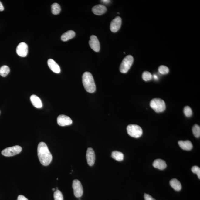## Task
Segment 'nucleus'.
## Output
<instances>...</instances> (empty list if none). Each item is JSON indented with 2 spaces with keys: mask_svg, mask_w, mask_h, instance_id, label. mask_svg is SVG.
<instances>
[{
  "mask_svg": "<svg viewBox=\"0 0 200 200\" xmlns=\"http://www.w3.org/2000/svg\"><path fill=\"white\" fill-rule=\"evenodd\" d=\"M38 155L42 164L45 166L49 165L53 159V156L46 144L40 142L38 147Z\"/></svg>",
  "mask_w": 200,
  "mask_h": 200,
  "instance_id": "nucleus-1",
  "label": "nucleus"
},
{
  "mask_svg": "<svg viewBox=\"0 0 200 200\" xmlns=\"http://www.w3.org/2000/svg\"><path fill=\"white\" fill-rule=\"evenodd\" d=\"M82 83L87 92L93 93L96 90L93 76L90 72H86L83 74L82 77Z\"/></svg>",
  "mask_w": 200,
  "mask_h": 200,
  "instance_id": "nucleus-2",
  "label": "nucleus"
},
{
  "mask_svg": "<svg viewBox=\"0 0 200 200\" xmlns=\"http://www.w3.org/2000/svg\"><path fill=\"white\" fill-rule=\"evenodd\" d=\"M150 107L156 112H164L166 109L165 102L162 99L154 98L151 100Z\"/></svg>",
  "mask_w": 200,
  "mask_h": 200,
  "instance_id": "nucleus-3",
  "label": "nucleus"
},
{
  "mask_svg": "<svg viewBox=\"0 0 200 200\" xmlns=\"http://www.w3.org/2000/svg\"><path fill=\"white\" fill-rule=\"evenodd\" d=\"M134 60L133 57L131 55L126 56L121 63L119 68L120 72L122 73H127L132 66Z\"/></svg>",
  "mask_w": 200,
  "mask_h": 200,
  "instance_id": "nucleus-4",
  "label": "nucleus"
},
{
  "mask_svg": "<svg viewBox=\"0 0 200 200\" xmlns=\"http://www.w3.org/2000/svg\"><path fill=\"white\" fill-rule=\"evenodd\" d=\"M127 133L131 137L134 138H139L142 135L143 131L142 128L138 125L131 124L127 127Z\"/></svg>",
  "mask_w": 200,
  "mask_h": 200,
  "instance_id": "nucleus-5",
  "label": "nucleus"
},
{
  "mask_svg": "<svg viewBox=\"0 0 200 200\" xmlns=\"http://www.w3.org/2000/svg\"><path fill=\"white\" fill-rule=\"evenodd\" d=\"M22 150L21 147L19 146H15L13 147L6 148L2 151V154L5 156L10 157L16 155L20 153Z\"/></svg>",
  "mask_w": 200,
  "mask_h": 200,
  "instance_id": "nucleus-6",
  "label": "nucleus"
},
{
  "mask_svg": "<svg viewBox=\"0 0 200 200\" xmlns=\"http://www.w3.org/2000/svg\"><path fill=\"white\" fill-rule=\"evenodd\" d=\"M74 194L77 198L81 197L83 194V188L81 183L78 180H74L72 184Z\"/></svg>",
  "mask_w": 200,
  "mask_h": 200,
  "instance_id": "nucleus-7",
  "label": "nucleus"
},
{
  "mask_svg": "<svg viewBox=\"0 0 200 200\" xmlns=\"http://www.w3.org/2000/svg\"><path fill=\"white\" fill-rule=\"evenodd\" d=\"M28 50L27 44L25 42H21L18 45L16 51L17 53L19 56L25 57L28 55Z\"/></svg>",
  "mask_w": 200,
  "mask_h": 200,
  "instance_id": "nucleus-8",
  "label": "nucleus"
},
{
  "mask_svg": "<svg viewBox=\"0 0 200 200\" xmlns=\"http://www.w3.org/2000/svg\"><path fill=\"white\" fill-rule=\"evenodd\" d=\"M122 24V19L120 17L117 16L111 22L110 25V29L113 32L118 31Z\"/></svg>",
  "mask_w": 200,
  "mask_h": 200,
  "instance_id": "nucleus-9",
  "label": "nucleus"
},
{
  "mask_svg": "<svg viewBox=\"0 0 200 200\" xmlns=\"http://www.w3.org/2000/svg\"><path fill=\"white\" fill-rule=\"evenodd\" d=\"M57 123L59 126L64 127L71 125L72 121L71 118L68 116L61 115L59 116L57 118Z\"/></svg>",
  "mask_w": 200,
  "mask_h": 200,
  "instance_id": "nucleus-10",
  "label": "nucleus"
},
{
  "mask_svg": "<svg viewBox=\"0 0 200 200\" xmlns=\"http://www.w3.org/2000/svg\"><path fill=\"white\" fill-rule=\"evenodd\" d=\"M89 45L90 48L94 51L96 52L100 51V45L98 39L95 35H92L90 37V40L89 41Z\"/></svg>",
  "mask_w": 200,
  "mask_h": 200,
  "instance_id": "nucleus-11",
  "label": "nucleus"
},
{
  "mask_svg": "<svg viewBox=\"0 0 200 200\" xmlns=\"http://www.w3.org/2000/svg\"><path fill=\"white\" fill-rule=\"evenodd\" d=\"M86 158L87 162L89 166H93L95 162V154L93 149L92 148H88L87 149Z\"/></svg>",
  "mask_w": 200,
  "mask_h": 200,
  "instance_id": "nucleus-12",
  "label": "nucleus"
},
{
  "mask_svg": "<svg viewBox=\"0 0 200 200\" xmlns=\"http://www.w3.org/2000/svg\"><path fill=\"white\" fill-rule=\"evenodd\" d=\"M107 11V8L102 5H97L94 6L92 9V12L97 15H100L104 14Z\"/></svg>",
  "mask_w": 200,
  "mask_h": 200,
  "instance_id": "nucleus-13",
  "label": "nucleus"
},
{
  "mask_svg": "<svg viewBox=\"0 0 200 200\" xmlns=\"http://www.w3.org/2000/svg\"><path fill=\"white\" fill-rule=\"evenodd\" d=\"M48 65L52 71L56 73H60L61 70L59 65L53 59H48Z\"/></svg>",
  "mask_w": 200,
  "mask_h": 200,
  "instance_id": "nucleus-14",
  "label": "nucleus"
},
{
  "mask_svg": "<svg viewBox=\"0 0 200 200\" xmlns=\"http://www.w3.org/2000/svg\"><path fill=\"white\" fill-rule=\"evenodd\" d=\"M178 144L181 148L185 151H190L193 148V144L189 141H180Z\"/></svg>",
  "mask_w": 200,
  "mask_h": 200,
  "instance_id": "nucleus-15",
  "label": "nucleus"
},
{
  "mask_svg": "<svg viewBox=\"0 0 200 200\" xmlns=\"http://www.w3.org/2000/svg\"><path fill=\"white\" fill-rule=\"evenodd\" d=\"M30 100L33 106L36 108H41L42 107V103L41 99L36 95H33L31 96Z\"/></svg>",
  "mask_w": 200,
  "mask_h": 200,
  "instance_id": "nucleus-16",
  "label": "nucleus"
},
{
  "mask_svg": "<svg viewBox=\"0 0 200 200\" xmlns=\"http://www.w3.org/2000/svg\"><path fill=\"white\" fill-rule=\"evenodd\" d=\"M154 168L160 170H164L166 168L167 165L165 161L161 159H157L154 161L153 163Z\"/></svg>",
  "mask_w": 200,
  "mask_h": 200,
  "instance_id": "nucleus-17",
  "label": "nucleus"
},
{
  "mask_svg": "<svg viewBox=\"0 0 200 200\" xmlns=\"http://www.w3.org/2000/svg\"><path fill=\"white\" fill-rule=\"evenodd\" d=\"M75 36V32L73 31H69L62 35L61 39L63 41L66 42L71 39Z\"/></svg>",
  "mask_w": 200,
  "mask_h": 200,
  "instance_id": "nucleus-18",
  "label": "nucleus"
},
{
  "mask_svg": "<svg viewBox=\"0 0 200 200\" xmlns=\"http://www.w3.org/2000/svg\"><path fill=\"white\" fill-rule=\"evenodd\" d=\"M170 184L175 190L179 191L181 189V183L177 179H173L170 181Z\"/></svg>",
  "mask_w": 200,
  "mask_h": 200,
  "instance_id": "nucleus-19",
  "label": "nucleus"
},
{
  "mask_svg": "<svg viewBox=\"0 0 200 200\" xmlns=\"http://www.w3.org/2000/svg\"><path fill=\"white\" fill-rule=\"evenodd\" d=\"M112 157L115 160L122 161L124 159V154L122 153L117 151H114L112 152Z\"/></svg>",
  "mask_w": 200,
  "mask_h": 200,
  "instance_id": "nucleus-20",
  "label": "nucleus"
},
{
  "mask_svg": "<svg viewBox=\"0 0 200 200\" xmlns=\"http://www.w3.org/2000/svg\"><path fill=\"white\" fill-rule=\"evenodd\" d=\"M52 12L54 15L59 14L61 11V7L59 4L57 3H54L51 6Z\"/></svg>",
  "mask_w": 200,
  "mask_h": 200,
  "instance_id": "nucleus-21",
  "label": "nucleus"
},
{
  "mask_svg": "<svg viewBox=\"0 0 200 200\" xmlns=\"http://www.w3.org/2000/svg\"><path fill=\"white\" fill-rule=\"evenodd\" d=\"M10 72L9 67L6 65H4L0 68V75L2 77H6Z\"/></svg>",
  "mask_w": 200,
  "mask_h": 200,
  "instance_id": "nucleus-22",
  "label": "nucleus"
},
{
  "mask_svg": "<svg viewBox=\"0 0 200 200\" xmlns=\"http://www.w3.org/2000/svg\"><path fill=\"white\" fill-rule=\"evenodd\" d=\"M192 132L195 137L199 138L200 136V126L195 124L192 127Z\"/></svg>",
  "mask_w": 200,
  "mask_h": 200,
  "instance_id": "nucleus-23",
  "label": "nucleus"
},
{
  "mask_svg": "<svg viewBox=\"0 0 200 200\" xmlns=\"http://www.w3.org/2000/svg\"><path fill=\"white\" fill-rule=\"evenodd\" d=\"M152 75L150 72L148 71L144 72L142 75V78L145 81H149L152 80Z\"/></svg>",
  "mask_w": 200,
  "mask_h": 200,
  "instance_id": "nucleus-24",
  "label": "nucleus"
},
{
  "mask_svg": "<svg viewBox=\"0 0 200 200\" xmlns=\"http://www.w3.org/2000/svg\"><path fill=\"white\" fill-rule=\"evenodd\" d=\"M158 71L161 74L166 75L169 73V70L167 66L161 65L159 67Z\"/></svg>",
  "mask_w": 200,
  "mask_h": 200,
  "instance_id": "nucleus-25",
  "label": "nucleus"
},
{
  "mask_svg": "<svg viewBox=\"0 0 200 200\" xmlns=\"http://www.w3.org/2000/svg\"><path fill=\"white\" fill-rule=\"evenodd\" d=\"M53 196L55 200H63V195L61 192L58 190H57L54 193Z\"/></svg>",
  "mask_w": 200,
  "mask_h": 200,
  "instance_id": "nucleus-26",
  "label": "nucleus"
},
{
  "mask_svg": "<svg viewBox=\"0 0 200 200\" xmlns=\"http://www.w3.org/2000/svg\"><path fill=\"white\" fill-rule=\"evenodd\" d=\"M184 114L187 117H190L192 115L193 112L192 110L190 107L188 106L184 107Z\"/></svg>",
  "mask_w": 200,
  "mask_h": 200,
  "instance_id": "nucleus-27",
  "label": "nucleus"
},
{
  "mask_svg": "<svg viewBox=\"0 0 200 200\" xmlns=\"http://www.w3.org/2000/svg\"><path fill=\"white\" fill-rule=\"evenodd\" d=\"M192 171L194 174L197 175L198 178L200 179V168L197 166H193L192 168Z\"/></svg>",
  "mask_w": 200,
  "mask_h": 200,
  "instance_id": "nucleus-28",
  "label": "nucleus"
},
{
  "mask_svg": "<svg viewBox=\"0 0 200 200\" xmlns=\"http://www.w3.org/2000/svg\"><path fill=\"white\" fill-rule=\"evenodd\" d=\"M144 198L145 200H156L154 198H153L152 196L148 194H144Z\"/></svg>",
  "mask_w": 200,
  "mask_h": 200,
  "instance_id": "nucleus-29",
  "label": "nucleus"
},
{
  "mask_svg": "<svg viewBox=\"0 0 200 200\" xmlns=\"http://www.w3.org/2000/svg\"><path fill=\"white\" fill-rule=\"evenodd\" d=\"M17 200H28L27 198L25 197L22 195H19L18 196Z\"/></svg>",
  "mask_w": 200,
  "mask_h": 200,
  "instance_id": "nucleus-30",
  "label": "nucleus"
},
{
  "mask_svg": "<svg viewBox=\"0 0 200 200\" xmlns=\"http://www.w3.org/2000/svg\"><path fill=\"white\" fill-rule=\"evenodd\" d=\"M4 9V7H3L2 3L0 1V11H2Z\"/></svg>",
  "mask_w": 200,
  "mask_h": 200,
  "instance_id": "nucleus-31",
  "label": "nucleus"
},
{
  "mask_svg": "<svg viewBox=\"0 0 200 200\" xmlns=\"http://www.w3.org/2000/svg\"><path fill=\"white\" fill-rule=\"evenodd\" d=\"M102 3H105V4H108L110 2V1H109V0H102V1H101Z\"/></svg>",
  "mask_w": 200,
  "mask_h": 200,
  "instance_id": "nucleus-32",
  "label": "nucleus"
},
{
  "mask_svg": "<svg viewBox=\"0 0 200 200\" xmlns=\"http://www.w3.org/2000/svg\"><path fill=\"white\" fill-rule=\"evenodd\" d=\"M154 78L155 79V80H157V79H158V78L157 76H156V75H154Z\"/></svg>",
  "mask_w": 200,
  "mask_h": 200,
  "instance_id": "nucleus-33",
  "label": "nucleus"
},
{
  "mask_svg": "<svg viewBox=\"0 0 200 200\" xmlns=\"http://www.w3.org/2000/svg\"><path fill=\"white\" fill-rule=\"evenodd\" d=\"M55 188H53V191H55Z\"/></svg>",
  "mask_w": 200,
  "mask_h": 200,
  "instance_id": "nucleus-34",
  "label": "nucleus"
}]
</instances>
